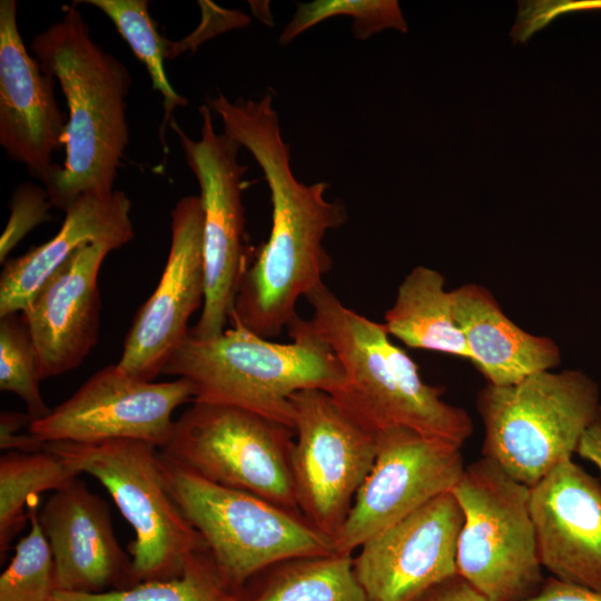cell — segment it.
Wrapping results in <instances>:
<instances>
[{"instance_id": "obj_25", "label": "cell", "mask_w": 601, "mask_h": 601, "mask_svg": "<svg viewBox=\"0 0 601 601\" xmlns=\"http://www.w3.org/2000/svg\"><path fill=\"white\" fill-rule=\"evenodd\" d=\"M102 11L115 24L119 35L129 45L136 57L145 65L154 90L160 92L164 105V118L160 125V141L165 155L168 154L166 128L174 119L176 108L186 106L188 100L170 85L164 61L168 58L170 41L157 29L150 17L146 0H86Z\"/></svg>"}, {"instance_id": "obj_14", "label": "cell", "mask_w": 601, "mask_h": 601, "mask_svg": "<svg viewBox=\"0 0 601 601\" xmlns=\"http://www.w3.org/2000/svg\"><path fill=\"white\" fill-rule=\"evenodd\" d=\"M171 238L160 280L138 309L126 336L120 368L152 382L188 334V319L204 304V210L199 196L179 199L171 213Z\"/></svg>"}, {"instance_id": "obj_19", "label": "cell", "mask_w": 601, "mask_h": 601, "mask_svg": "<svg viewBox=\"0 0 601 601\" xmlns=\"http://www.w3.org/2000/svg\"><path fill=\"white\" fill-rule=\"evenodd\" d=\"M112 250L104 243L80 247L45 280L21 312L42 380L78 367L96 345L101 306L98 274Z\"/></svg>"}, {"instance_id": "obj_4", "label": "cell", "mask_w": 601, "mask_h": 601, "mask_svg": "<svg viewBox=\"0 0 601 601\" xmlns=\"http://www.w3.org/2000/svg\"><path fill=\"white\" fill-rule=\"evenodd\" d=\"M306 299L309 322L344 370L345 385L332 396L355 421L375 433L406 427L463 446L473 433L472 418L442 398L443 388L422 380L383 324L344 306L325 284Z\"/></svg>"}, {"instance_id": "obj_18", "label": "cell", "mask_w": 601, "mask_h": 601, "mask_svg": "<svg viewBox=\"0 0 601 601\" xmlns=\"http://www.w3.org/2000/svg\"><path fill=\"white\" fill-rule=\"evenodd\" d=\"M38 520L53 558L55 590L99 593L134 585L131 559L118 543L109 506L81 480L53 491Z\"/></svg>"}, {"instance_id": "obj_5", "label": "cell", "mask_w": 601, "mask_h": 601, "mask_svg": "<svg viewBox=\"0 0 601 601\" xmlns=\"http://www.w3.org/2000/svg\"><path fill=\"white\" fill-rule=\"evenodd\" d=\"M170 496L204 540L224 583L240 594L282 562L334 552L333 539L304 516L252 493L213 483L159 453Z\"/></svg>"}, {"instance_id": "obj_24", "label": "cell", "mask_w": 601, "mask_h": 601, "mask_svg": "<svg viewBox=\"0 0 601 601\" xmlns=\"http://www.w3.org/2000/svg\"><path fill=\"white\" fill-rule=\"evenodd\" d=\"M80 473L57 453L8 451L0 457V553L24 526L28 508L46 491L66 486Z\"/></svg>"}, {"instance_id": "obj_13", "label": "cell", "mask_w": 601, "mask_h": 601, "mask_svg": "<svg viewBox=\"0 0 601 601\" xmlns=\"http://www.w3.org/2000/svg\"><path fill=\"white\" fill-rule=\"evenodd\" d=\"M194 397V385L184 377L147 382L112 364L96 372L47 416L30 422L28 432L43 443L136 440L160 450L173 433V412Z\"/></svg>"}, {"instance_id": "obj_23", "label": "cell", "mask_w": 601, "mask_h": 601, "mask_svg": "<svg viewBox=\"0 0 601 601\" xmlns=\"http://www.w3.org/2000/svg\"><path fill=\"white\" fill-rule=\"evenodd\" d=\"M256 588L236 601H367L353 555L332 552L276 564L262 573ZM258 578V577H257Z\"/></svg>"}, {"instance_id": "obj_8", "label": "cell", "mask_w": 601, "mask_h": 601, "mask_svg": "<svg viewBox=\"0 0 601 601\" xmlns=\"http://www.w3.org/2000/svg\"><path fill=\"white\" fill-rule=\"evenodd\" d=\"M462 512L457 572L491 601H524L544 579L530 511V487L482 456L451 491Z\"/></svg>"}, {"instance_id": "obj_10", "label": "cell", "mask_w": 601, "mask_h": 601, "mask_svg": "<svg viewBox=\"0 0 601 601\" xmlns=\"http://www.w3.org/2000/svg\"><path fill=\"white\" fill-rule=\"evenodd\" d=\"M200 138L191 139L173 119L186 162L196 177L204 210L206 290L200 317L189 334L213 338L226 329L238 284L254 254L245 245V208L242 193L247 166L238 159L242 146L217 134L207 105L199 108Z\"/></svg>"}, {"instance_id": "obj_17", "label": "cell", "mask_w": 601, "mask_h": 601, "mask_svg": "<svg viewBox=\"0 0 601 601\" xmlns=\"http://www.w3.org/2000/svg\"><path fill=\"white\" fill-rule=\"evenodd\" d=\"M530 511L542 568L601 592V483L565 461L530 487Z\"/></svg>"}, {"instance_id": "obj_30", "label": "cell", "mask_w": 601, "mask_h": 601, "mask_svg": "<svg viewBox=\"0 0 601 601\" xmlns=\"http://www.w3.org/2000/svg\"><path fill=\"white\" fill-rule=\"evenodd\" d=\"M48 191L35 184L19 185L10 200V216L0 237V262L37 226L51 220Z\"/></svg>"}, {"instance_id": "obj_28", "label": "cell", "mask_w": 601, "mask_h": 601, "mask_svg": "<svg viewBox=\"0 0 601 601\" xmlns=\"http://www.w3.org/2000/svg\"><path fill=\"white\" fill-rule=\"evenodd\" d=\"M337 16L353 19L352 31L359 40H366L386 28L407 31L395 0H315L297 4L295 14L279 36V43L288 45L313 26Z\"/></svg>"}, {"instance_id": "obj_1", "label": "cell", "mask_w": 601, "mask_h": 601, "mask_svg": "<svg viewBox=\"0 0 601 601\" xmlns=\"http://www.w3.org/2000/svg\"><path fill=\"white\" fill-rule=\"evenodd\" d=\"M207 106L219 116L223 132L262 168L273 206L270 234L242 275L229 323L275 338L298 316V299L324 284L333 262L323 239L345 224L347 211L343 201L325 197L328 183L307 185L295 177L272 93L230 100L218 92Z\"/></svg>"}, {"instance_id": "obj_15", "label": "cell", "mask_w": 601, "mask_h": 601, "mask_svg": "<svg viewBox=\"0 0 601 601\" xmlns=\"http://www.w3.org/2000/svg\"><path fill=\"white\" fill-rule=\"evenodd\" d=\"M463 519L450 491L362 544L353 568L367 601H415L456 575Z\"/></svg>"}, {"instance_id": "obj_9", "label": "cell", "mask_w": 601, "mask_h": 601, "mask_svg": "<svg viewBox=\"0 0 601 601\" xmlns=\"http://www.w3.org/2000/svg\"><path fill=\"white\" fill-rule=\"evenodd\" d=\"M294 436L292 428L254 412L194 401L159 453L213 483L302 515L292 472Z\"/></svg>"}, {"instance_id": "obj_35", "label": "cell", "mask_w": 601, "mask_h": 601, "mask_svg": "<svg viewBox=\"0 0 601 601\" xmlns=\"http://www.w3.org/2000/svg\"><path fill=\"white\" fill-rule=\"evenodd\" d=\"M591 9H601V0L552 1L549 6V12L552 18L571 11Z\"/></svg>"}, {"instance_id": "obj_26", "label": "cell", "mask_w": 601, "mask_h": 601, "mask_svg": "<svg viewBox=\"0 0 601 601\" xmlns=\"http://www.w3.org/2000/svg\"><path fill=\"white\" fill-rule=\"evenodd\" d=\"M237 597L221 580L208 550H204L176 578L99 593L55 590L49 601H236Z\"/></svg>"}, {"instance_id": "obj_32", "label": "cell", "mask_w": 601, "mask_h": 601, "mask_svg": "<svg viewBox=\"0 0 601 601\" xmlns=\"http://www.w3.org/2000/svg\"><path fill=\"white\" fill-rule=\"evenodd\" d=\"M524 601H601V592L550 577Z\"/></svg>"}, {"instance_id": "obj_22", "label": "cell", "mask_w": 601, "mask_h": 601, "mask_svg": "<svg viewBox=\"0 0 601 601\" xmlns=\"http://www.w3.org/2000/svg\"><path fill=\"white\" fill-rule=\"evenodd\" d=\"M390 335L411 348L449 354L470 361V353L454 315L452 292L444 276L416 266L402 280L383 323Z\"/></svg>"}, {"instance_id": "obj_3", "label": "cell", "mask_w": 601, "mask_h": 601, "mask_svg": "<svg viewBox=\"0 0 601 601\" xmlns=\"http://www.w3.org/2000/svg\"><path fill=\"white\" fill-rule=\"evenodd\" d=\"M231 326L207 339L188 332L162 374L188 380L196 402L244 408L293 431L295 393L317 388L334 395L344 387L339 361L309 321L296 316L287 326L292 342L286 344Z\"/></svg>"}, {"instance_id": "obj_21", "label": "cell", "mask_w": 601, "mask_h": 601, "mask_svg": "<svg viewBox=\"0 0 601 601\" xmlns=\"http://www.w3.org/2000/svg\"><path fill=\"white\" fill-rule=\"evenodd\" d=\"M451 292L470 362L487 384L511 385L559 366L558 344L549 336L531 334L513 323L487 288L467 283Z\"/></svg>"}, {"instance_id": "obj_34", "label": "cell", "mask_w": 601, "mask_h": 601, "mask_svg": "<svg viewBox=\"0 0 601 601\" xmlns=\"http://www.w3.org/2000/svg\"><path fill=\"white\" fill-rule=\"evenodd\" d=\"M577 453L593 463L601 473V404L594 418L584 431Z\"/></svg>"}, {"instance_id": "obj_29", "label": "cell", "mask_w": 601, "mask_h": 601, "mask_svg": "<svg viewBox=\"0 0 601 601\" xmlns=\"http://www.w3.org/2000/svg\"><path fill=\"white\" fill-rule=\"evenodd\" d=\"M38 514V503L31 504L30 530L0 577V601H49L55 591L53 558Z\"/></svg>"}, {"instance_id": "obj_7", "label": "cell", "mask_w": 601, "mask_h": 601, "mask_svg": "<svg viewBox=\"0 0 601 601\" xmlns=\"http://www.w3.org/2000/svg\"><path fill=\"white\" fill-rule=\"evenodd\" d=\"M46 447L79 473L96 477L132 526L136 538L128 551L134 584L176 578L195 554L207 550L166 489L155 445L108 440L51 442Z\"/></svg>"}, {"instance_id": "obj_16", "label": "cell", "mask_w": 601, "mask_h": 601, "mask_svg": "<svg viewBox=\"0 0 601 601\" xmlns=\"http://www.w3.org/2000/svg\"><path fill=\"white\" fill-rule=\"evenodd\" d=\"M56 79L31 57L20 36L17 1H0V145L43 187L60 170L53 154L65 144L68 115Z\"/></svg>"}, {"instance_id": "obj_2", "label": "cell", "mask_w": 601, "mask_h": 601, "mask_svg": "<svg viewBox=\"0 0 601 601\" xmlns=\"http://www.w3.org/2000/svg\"><path fill=\"white\" fill-rule=\"evenodd\" d=\"M35 36L31 51L59 83L68 107L66 157L45 186L53 207L66 213L83 194L114 191L129 142L126 98L131 76L122 61L91 37L77 4Z\"/></svg>"}, {"instance_id": "obj_11", "label": "cell", "mask_w": 601, "mask_h": 601, "mask_svg": "<svg viewBox=\"0 0 601 601\" xmlns=\"http://www.w3.org/2000/svg\"><path fill=\"white\" fill-rule=\"evenodd\" d=\"M290 403L297 505L313 526L333 539L374 464L377 433L355 421L325 391H299Z\"/></svg>"}, {"instance_id": "obj_31", "label": "cell", "mask_w": 601, "mask_h": 601, "mask_svg": "<svg viewBox=\"0 0 601 601\" xmlns=\"http://www.w3.org/2000/svg\"><path fill=\"white\" fill-rule=\"evenodd\" d=\"M28 414L16 412H1L0 416V447L7 451L36 452L45 449L43 442L32 434H18L24 424H30Z\"/></svg>"}, {"instance_id": "obj_20", "label": "cell", "mask_w": 601, "mask_h": 601, "mask_svg": "<svg viewBox=\"0 0 601 601\" xmlns=\"http://www.w3.org/2000/svg\"><path fill=\"white\" fill-rule=\"evenodd\" d=\"M131 201L124 191L83 194L66 210L59 231L21 256L6 260L0 276V317L21 313L45 280L88 244L115 249L134 238Z\"/></svg>"}, {"instance_id": "obj_6", "label": "cell", "mask_w": 601, "mask_h": 601, "mask_svg": "<svg viewBox=\"0 0 601 601\" xmlns=\"http://www.w3.org/2000/svg\"><path fill=\"white\" fill-rule=\"evenodd\" d=\"M600 404L597 382L581 370L544 371L505 386L486 383L476 397L482 456L531 487L572 460Z\"/></svg>"}, {"instance_id": "obj_12", "label": "cell", "mask_w": 601, "mask_h": 601, "mask_svg": "<svg viewBox=\"0 0 601 601\" xmlns=\"http://www.w3.org/2000/svg\"><path fill=\"white\" fill-rule=\"evenodd\" d=\"M462 446L406 427L377 432L374 464L333 538L334 551L352 554L368 539L452 491L465 465Z\"/></svg>"}, {"instance_id": "obj_27", "label": "cell", "mask_w": 601, "mask_h": 601, "mask_svg": "<svg viewBox=\"0 0 601 601\" xmlns=\"http://www.w3.org/2000/svg\"><path fill=\"white\" fill-rule=\"evenodd\" d=\"M41 381L37 351L22 314L0 317V390L24 402L31 422L51 411L40 393Z\"/></svg>"}, {"instance_id": "obj_33", "label": "cell", "mask_w": 601, "mask_h": 601, "mask_svg": "<svg viewBox=\"0 0 601 601\" xmlns=\"http://www.w3.org/2000/svg\"><path fill=\"white\" fill-rule=\"evenodd\" d=\"M415 601H491L459 573L426 591Z\"/></svg>"}]
</instances>
